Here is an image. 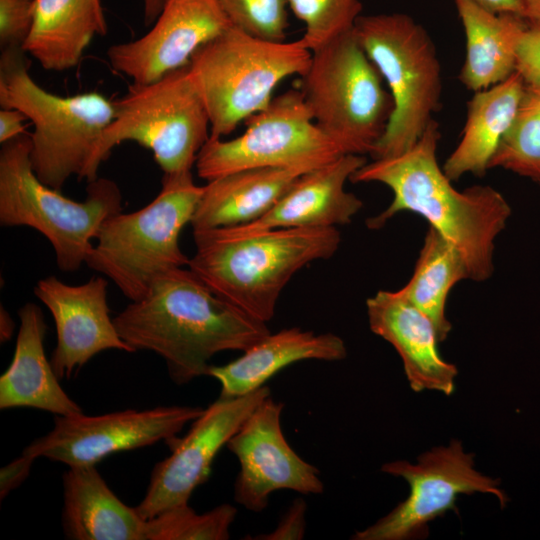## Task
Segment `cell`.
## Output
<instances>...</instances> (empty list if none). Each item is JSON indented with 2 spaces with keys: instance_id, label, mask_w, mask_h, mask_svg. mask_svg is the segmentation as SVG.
I'll use <instances>...</instances> for the list:
<instances>
[{
  "instance_id": "1",
  "label": "cell",
  "mask_w": 540,
  "mask_h": 540,
  "mask_svg": "<svg viewBox=\"0 0 540 540\" xmlns=\"http://www.w3.org/2000/svg\"><path fill=\"white\" fill-rule=\"evenodd\" d=\"M440 138L439 123L432 119L410 149L366 162L350 181L379 182L393 192L391 204L367 220L370 229L383 227L402 211L418 214L459 251L469 279L485 281L494 271L495 240L506 227L511 207L488 185L457 190L437 162Z\"/></svg>"
},
{
  "instance_id": "2",
  "label": "cell",
  "mask_w": 540,
  "mask_h": 540,
  "mask_svg": "<svg viewBox=\"0 0 540 540\" xmlns=\"http://www.w3.org/2000/svg\"><path fill=\"white\" fill-rule=\"evenodd\" d=\"M113 320L133 352L151 351L164 359L177 385L208 376L217 353L244 352L270 333L265 322L220 298L183 267L159 277Z\"/></svg>"
},
{
  "instance_id": "3",
  "label": "cell",
  "mask_w": 540,
  "mask_h": 540,
  "mask_svg": "<svg viewBox=\"0 0 540 540\" xmlns=\"http://www.w3.org/2000/svg\"><path fill=\"white\" fill-rule=\"evenodd\" d=\"M192 270L216 295L267 323L281 291L305 265L328 259L341 236L336 227L279 228L234 235L223 228L193 230Z\"/></svg>"
},
{
  "instance_id": "4",
  "label": "cell",
  "mask_w": 540,
  "mask_h": 540,
  "mask_svg": "<svg viewBox=\"0 0 540 540\" xmlns=\"http://www.w3.org/2000/svg\"><path fill=\"white\" fill-rule=\"evenodd\" d=\"M23 48L1 50L0 105L30 120V159L36 176L61 190L72 176L87 178L100 139L115 116L114 101L99 92L59 96L29 73Z\"/></svg>"
},
{
  "instance_id": "5",
  "label": "cell",
  "mask_w": 540,
  "mask_h": 540,
  "mask_svg": "<svg viewBox=\"0 0 540 540\" xmlns=\"http://www.w3.org/2000/svg\"><path fill=\"white\" fill-rule=\"evenodd\" d=\"M30 152L27 133L1 144L0 224L39 231L52 245L58 268L77 271L103 223L122 212L120 188L111 179L97 177L88 182L85 200L74 201L36 176Z\"/></svg>"
},
{
  "instance_id": "6",
  "label": "cell",
  "mask_w": 540,
  "mask_h": 540,
  "mask_svg": "<svg viewBox=\"0 0 540 540\" xmlns=\"http://www.w3.org/2000/svg\"><path fill=\"white\" fill-rule=\"evenodd\" d=\"M203 190L191 172L163 174L162 188L149 204L103 223L85 263L109 278L130 301L141 299L159 277L188 266L179 238L191 223Z\"/></svg>"
},
{
  "instance_id": "7",
  "label": "cell",
  "mask_w": 540,
  "mask_h": 540,
  "mask_svg": "<svg viewBox=\"0 0 540 540\" xmlns=\"http://www.w3.org/2000/svg\"><path fill=\"white\" fill-rule=\"evenodd\" d=\"M311 58L300 39L268 41L233 26L202 45L188 66L209 115V138L222 139L266 108L276 86L302 77Z\"/></svg>"
},
{
  "instance_id": "8",
  "label": "cell",
  "mask_w": 540,
  "mask_h": 540,
  "mask_svg": "<svg viewBox=\"0 0 540 540\" xmlns=\"http://www.w3.org/2000/svg\"><path fill=\"white\" fill-rule=\"evenodd\" d=\"M353 32L393 100L386 130L370 156L401 154L441 108L442 70L435 44L420 23L402 12L361 15Z\"/></svg>"
},
{
  "instance_id": "9",
  "label": "cell",
  "mask_w": 540,
  "mask_h": 540,
  "mask_svg": "<svg viewBox=\"0 0 540 540\" xmlns=\"http://www.w3.org/2000/svg\"><path fill=\"white\" fill-rule=\"evenodd\" d=\"M115 116L92 158L87 182L114 146L133 141L152 151L164 174L191 172L210 137V120L189 66L150 83H132L114 101Z\"/></svg>"
},
{
  "instance_id": "10",
  "label": "cell",
  "mask_w": 540,
  "mask_h": 540,
  "mask_svg": "<svg viewBox=\"0 0 540 540\" xmlns=\"http://www.w3.org/2000/svg\"><path fill=\"white\" fill-rule=\"evenodd\" d=\"M301 79L314 122L342 154L371 155L386 130L393 100L353 30L313 51Z\"/></svg>"
},
{
  "instance_id": "11",
  "label": "cell",
  "mask_w": 540,
  "mask_h": 540,
  "mask_svg": "<svg viewBox=\"0 0 540 540\" xmlns=\"http://www.w3.org/2000/svg\"><path fill=\"white\" fill-rule=\"evenodd\" d=\"M240 136L224 141L209 138L195 167L208 181L255 168H319L342 152L316 125L301 90H288L247 118Z\"/></svg>"
},
{
  "instance_id": "12",
  "label": "cell",
  "mask_w": 540,
  "mask_h": 540,
  "mask_svg": "<svg viewBox=\"0 0 540 540\" xmlns=\"http://www.w3.org/2000/svg\"><path fill=\"white\" fill-rule=\"evenodd\" d=\"M381 470L405 479L410 494L376 523L356 532L352 539L407 540L426 536L427 523L448 510H456L461 494L490 493L501 507L508 501L499 488L500 482L478 472L473 455L466 453L458 440L420 455L417 464L395 461L384 464Z\"/></svg>"
},
{
  "instance_id": "13",
  "label": "cell",
  "mask_w": 540,
  "mask_h": 540,
  "mask_svg": "<svg viewBox=\"0 0 540 540\" xmlns=\"http://www.w3.org/2000/svg\"><path fill=\"white\" fill-rule=\"evenodd\" d=\"M205 408L159 406L128 409L103 415L82 413L55 416L47 434L33 440L24 454L47 458L68 467L96 465L104 458L127 450L171 441Z\"/></svg>"
},
{
  "instance_id": "14",
  "label": "cell",
  "mask_w": 540,
  "mask_h": 540,
  "mask_svg": "<svg viewBox=\"0 0 540 540\" xmlns=\"http://www.w3.org/2000/svg\"><path fill=\"white\" fill-rule=\"evenodd\" d=\"M270 395L264 385L243 396L218 398L192 422L184 437L169 441L171 454L155 464L146 493L136 506L140 516L148 520L188 504L193 491L207 481L218 452Z\"/></svg>"
},
{
  "instance_id": "15",
  "label": "cell",
  "mask_w": 540,
  "mask_h": 540,
  "mask_svg": "<svg viewBox=\"0 0 540 540\" xmlns=\"http://www.w3.org/2000/svg\"><path fill=\"white\" fill-rule=\"evenodd\" d=\"M283 403L266 397L245 419L226 447L240 463L234 500L262 512L274 491L322 494L319 470L303 460L287 442L281 427Z\"/></svg>"
},
{
  "instance_id": "16",
  "label": "cell",
  "mask_w": 540,
  "mask_h": 540,
  "mask_svg": "<svg viewBox=\"0 0 540 540\" xmlns=\"http://www.w3.org/2000/svg\"><path fill=\"white\" fill-rule=\"evenodd\" d=\"M230 26L218 0H167L145 35L110 46L107 57L132 83H150L187 66L202 45Z\"/></svg>"
},
{
  "instance_id": "17",
  "label": "cell",
  "mask_w": 540,
  "mask_h": 540,
  "mask_svg": "<svg viewBox=\"0 0 540 540\" xmlns=\"http://www.w3.org/2000/svg\"><path fill=\"white\" fill-rule=\"evenodd\" d=\"M34 293L55 322L57 343L50 362L59 379L70 378L102 351L133 352L110 317L105 278L69 285L52 275L39 280Z\"/></svg>"
},
{
  "instance_id": "18",
  "label": "cell",
  "mask_w": 540,
  "mask_h": 540,
  "mask_svg": "<svg viewBox=\"0 0 540 540\" xmlns=\"http://www.w3.org/2000/svg\"><path fill=\"white\" fill-rule=\"evenodd\" d=\"M367 162L363 155L345 154L298 177L262 217L247 224L221 227L234 235L279 228H326L345 225L363 206L345 184Z\"/></svg>"
},
{
  "instance_id": "19",
  "label": "cell",
  "mask_w": 540,
  "mask_h": 540,
  "mask_svg": "<svg viewBox=\"0 0 540 540\" xmlns=\"http://www.w3.org/2000/svg\"><path fill=\"white\" fill-rule=\"evenodd\" d=\"M370 329L400 355L411 388L450 395L457 368L440 355L431 320L398 291L380 290L366 301Z\"/></svg>"
},
{
  "instance_id": "20",
  "label": "cell",
  "mask_w": 540,
  "mask_h": 540,
  "mask_svg": "<svg viewBox=\"0 0 540 540\" xmlns=\"http://www.w3.org/2000/svg\"><path fill=\"white\" fill-rule=\"evenodd\" d=\"M20 327L12 361L0 377V408H34L68 416L82 413L59 383L44 349L47 326L41 308L28 302L18 311Z\"/></svg>"
},
{
  "instance_id": "21",
  "label": "cell",
  "mask_w": 540,
  "mask_h": 540,
  "mask_svg": "<svg viewBox=\"0 0 540 540\" xmlns=\"http://www.w3.org/2000/svg\"><path fill=\"white\" fill-rule=\"evenodd\" d=\"M346 355L345 343L339 336L291 327L270 332L242 356L225 365H211L208 376L220 383L219 398H234L259 389L277 372L295 362L339 361Z\"/></svg>"
},
{
  "instance_id": "22",
  "label": "cell",
  "mask_w": 540,
  "mask_h": 540,
  "mask_svg": "<svg viewBox=\"0 0 540 540\" xmlns=\"http://www.w3.org/2000/svg\"><path fill=\"white\" fill-rule=\"evenodd\" d=\"M62 526L73 540H145L146 519L110 489L96 465L68 467Z\"/></svg>"
},
{
  "instance_id": "23",
  "label": "cell",
  "mask_w": 540,
  "mask_h": 540,
  "mask_svg": "<svg viewBox=\"0 0 540 540\" xmlns=\"http://www.w3.org/2000/svg\"><path fill=\"white\" fill-rule=\"evenodd\" d=\"M307 172L300 168H255L208 181L190 224L193 230H207L257 220Z\"/></svg>"
},
{
  "instance_id": "24",
  "label": "cell",
  "mask_w": 540,
  "mask_h": 540,
  "mask_svg": "<svg viewBox=\"0 0 540 540\" xmlns=\"http://www.w3.org/2000/svg\"><path fill=\"white\" fill-rule=\"evenodd\" d=\"M100 0H34V19L23 45L48 71L78 65L96 35L107 33Z\"/></svg>"
},
{
  "instance_id": "25",
  "label": "cell",
  "mask_w": 540,
  "mask_h": 540,
  "mask_svg": "<svg viewBox=\"0 0 540 540\" xmlns=\"http://www.w3.org/2000/svg\"><path fill=\"white\" fill-rule=\"evenodd\" d=\"M466 37L460 82L477 92L498 84L515 72L516 49L527 19L495 13L472 0H453Z\"/></svg>"
},
{
  "instance_id": "26",
  "label": "cell",
  "mask_w": 540,
  "mask_h": 540,
  "mask_svg": "<svg viewBox=\"0 0 540 540\" xmlns=\"http://www.w3.org/2000/svg\"><path fill=\"white\" fill-rule=\"evenodd\" d=\"M525 89L515 71L504 81L474 92L467 102L461 139L442 169L451 181L465 174L483 176L498 144L511 126Z\"/></svg>"
},
{
  "instance_id": "27",
  "label": "cell",
  "mask_w": 540,
  "mask_h": 540,
  "mask_svg": "<svg viewBox=\"0 0 540 540\" xmlns=\"http://www.w3.org/2000/svg\"><path fill=\"white\" fill-rule=\"evenodd\" d=\"M464 279H469V273L459 251L429 227L413 275L397 291L431 320L439 342H443L452 328L445 314L447 298L454 285Z\"/></svg>"
},
{
  "instance_id": "28",
  "label": "cell",
  "mask_w": 540,
  "mask_h": 540,
  "mask_svg": "<svg viewBox=\"0 0 540 540\" xmlns=\"http://www.w3.org/2000/svg\"><path fill=\"white\" fill-rule=\"evenodd\" d=\"M502 168L540 184V87L526 85L514 120L491 158Z\"/></svg>"
},
{
  "instance_id": "29",
  "label": "cell",
  "mask_w": 540,
  "mask_h": 540,
  "mask_svg": "<svg viewBox=\"0 0 540 540\" xmlns=\"http://www.w3.org/2000/svg\"><path fill=\"white\" fill-rule=\"evenodd\" d=\"M236 515L227 503L201 514L189 503L176 506L146 520L145 540H226Z\"/></svg>"
},
{
  "instance_id": "30",
  "label": "cell",
  "mask_w": 540,
  "mask_h": 540,
  "mask_svg": "<svg viewBox=\"0 0 540 540\" xmlns=\"http://www.w3.org/2000/svg\"><path fill=\"white\" fill-rule=\"evenodd\" d=\"M294 15L304 23L300 38L311 52L353 30L362 15L360 0H287Z\"/></svg>"
},
{
  "instance_id": "31",
  "label": "cell",
  "mask_w": 540,
  "mask_h": 540,
  "mask_svg": "<svg viewBox=\"0 0 540 540\" xmlns=\"http://www.w3.org/2000/svg\"><path fill=\"white\" fill-rule=\"evenodd\" d=\"M231 26L263 40L283 42L289 26L287 0H218Z\"/></svg>"
},
{
  "instance_id": "32",
  "label": "cell",
  "mask_w": 540,
  "mask_h": 540,
  "mask_svg": "<svg viewBox=\"0 0 540 540\" xmlns=\"http://www.w3.org/2000/svg\"><path fill=\"white\" fill-rule=\"evenodd\" d=\"M34 19V0H0V46L23 48Z\"/></svg>"
},
{
  "instance_id": "33",
  "label": "cell",
  "mask_w": 540,
  "mask_h": 540,
  "mask_svg": "<svg viewBox=\"0 0 540 540\" xmlns=\"http://www.w3.org/2000/svg\"><path fill=\"white\" fill-rule=\"evenodd\" d=\"M515 71L526 85L540 87V24L527 22L516 49Z\"/></svg>"
},
{
  "instance_id": "34",
  "label": "cell",
  "mask_w": 540,
  "mask_h": 540,
  "mask_svg": "<svg viewBox=\"0 0 540 540\" xmlns=\"http://www.w3.org/2000/svg\"><path fill=\"white\" fill-rule=\"evenodd\" d=\"M306 502L296 498L283 514L276 528L267 534H260L251 539L257 540H289L303 539L305 534Z\"/></svg>"
},
{
  "instance_id": "35",
  "label": "cell",
  "mask_w": 540,
  "mask_h": 540,
  "mask_svg": "<svg viewBox=\"0 0 540 540\" xmlns=\"http://www.w3.org/2000/svg\"><path fill=\"white\" fill-rule=\"evenodd\" d=\"M35 458L22 453L0 470V499L18 488L29 476Z\"/></svg>"
},
{
  "instance_id": "36",
  "label": "cell",
  "mask_w": 540,
  "mask_h": 540,
  "mask_svg": "<svg viewBox=\"0 0 540 540\" xmlns=\"http://www.w3.org/2000/svg\"><path fill=\"white\" fill-rule=\"evenodd\" d=\"M25 120L26 117L20 111L2 108L0 110V143L25 134Z\"/></svg>"
},
{
  "instance_id": "37",
  "label": "cell",
  "mask_w": 540,
  "mask_h": 540,
  "mask_svg": "<svg viewBox=\"0 0 540 540\" xmlns=\"http://www.w3.org/2000/svg\"><path fill=\"white\" fill-rule=\"evenodd\" d=\"M495 13H510L525 18L523 0H472Z\"/></svg>"
},
{
  "instance_id": "38",
  "label": "cell",
  "mask_w": 540,
  "mask_h": 540,
  "mask_svg": "<svg viewBox=\"0 0 540 540\" xmlns=\"http://www.w3.org/2000/svg\"><path fill=\"white\" fill-rule=\"evenodd\" d=\"M167 0H143L144 23L146 26L155 22L162 12Z\"/></svg>"
},
{
  "instance_id": "39",
  "label": "cell",
  "mask_w": 540,
  "mask_h": 540,
  "mask_svg": "<svg viewBox=\"0 0 540 540\" xmlns=\"http://www.w3.org/2000/svg\"><path fill=\"white\" fill-rule=\"evenodd\" d=\"M14 326H15V324H14L13 320L11 319L10 315L1 306V311H0V338H1V342H6L11 338V336L13 334Z\"/></svg>"
},
{
  "instance_id": "40",
  "label": "cell",
  "mask_w": 540,
  "mask_h": 540,
  "mask_svg": "<svg viewBox=\"0 0 540 540\" xmlns=\"http://www.w3.org/2000/svg\"><path fill=\"white\" fill-rule=\"evenodd\" d=\"M525 18L533 23L540 24V0H523Z\"/></svg>"
}]
</instances>
